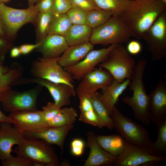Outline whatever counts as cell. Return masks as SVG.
Segmentation results:
<instances>
[{
	"label": "cell",
	"mask_w": 166,
	"mask_h": 166,
	"mask_svg": "<svg viewBox=\"0 0 166 166\" xmlns=\"http://www.w3.org/2000/svg\"><path fill=\"white\" fill-rule=\"evenodd\" d=\"M166 9V4L161 0H132L127 10L120 16L132 37L140 39Z\"/></svg>",
	"instance_id": "obj_1"
},
{
	"label": "cell",
	"mask_w": 166,
	"mask_h": 166,
	"mask_svg": "<svg viewBox=\"0 0 166 166\" xmlns=\"http://www.w3.org/2000/svg\"><path fill=\"white\" fill-rule=\"evenodd\" d=\"M146 65L144 59L138 61L134 67L128 87L132 91L131 96L124 97L122 101L132 109L135 117L146 126L151 122L149 112L148 96L144 82Z\"/></svg>",
	"instance_id": "obj_2"
},
{
	"label": "cell",
	"mask_w": 166,
	"mask_h": 166,
	"mask_svg": "<svg viewBox=\"0 0 166 166\" xmlns=\"http://www.w3.org/2000/svg\"><path fill=\"white\" fill-rule=\"evenodd\" d=\"M110 115L113 128L125 140L149 152L153 141L145 128L123 114L116 106Z\"/></svg>",
	"instance_id": "obj_3"
},
{
	"label": "cell",
	"mask_w": 166,
	"mask_h": 166,
	"mask_svg": "<svg viewBox=\"0 0 166 166\" xmlns=\"http://www.w3.org/2000/svg\"><path fill=\"white\" fill-rule=\"evenodd\" d=\"M132 37L130 30L121 18L113 15L105 22L92 29L89 42L94 45L122 44L129 41Z\"/></svg>",
	"instance_id": "obj_4"
},
{
	"label": "cell",
	"mask_w": 166,
	"mask_h": 166,
	"mask_svg": "<svg viewBox=\"0 0 166 166\" xmlns=\"http://www.w3.org/2000/svg\"><path fill=\"white\" fill-rule=\"evenodd\" d=\"M50 145L43 140L25 137L15 152L32 161L33 166H58L59 158Z\"/></svg>",
	"instance_id": "obj_5"
},
{
	"label": "cell",
	"mask_w": 166,
	"mask_h": 166,
	"mask_svg": "<svg viewBox=\"0 0 166 166\" xmlns=\"http://www.w3.org/2000/svg\"><path fill=\"white\" fill-rule=\"evenodd\" d=\"M134 59L122 44H117L98 65L107 71L113 79L122 82L130 79L135 65Z\"/></svg>",
	"instance_id": "obj_6"
},
{
	"label": "cell",
	"mask_w": 166,
	"mask_h": 166,
	"mask_svg": "<svg viewBox=\"0 0 166 166\" xmlns=\"http://www.w3.org/2000/svg\"><path fill=\"white\" fill-rule=\"evenodd\" d=\"M38 13L35 5L25 9H18L0 3V18L7 38L13 40L19 30L29 23H34Z\"/></svg>",
	"instance_id": "obj_7"
},
{
	"label": "cell",
	"mask_w": 166,
	"mask_h": 166,
	"mask_svg": "<svg viewBox=\"0 0 166 166\" xmlns=\"http://www.w3.org/2000/svg\"><path fill=\"white\" fill-rule=\"evenodd\" d=\"M58 58L42 57L38 59L32 66L33 75L38 78L53 83L67 84L74 88L72 77L58 64Z\"/></svg>",
	"instance_id": "obj_8"
},
{
	"label": "cell",
	"mask_w": 166,
	"mask_h": 166,
	"mask_svg": "<svg viewBox=\"0 0 166 166\" xmlns=\"http://www.w3.org/2000/svg\"><path fill=\"white\" fill-rule=\"evenodd\" d=\"M143 39L152 59L159 61L166 56V14H162L145 34Z\"/></svg>",
	"instance_id": "obj_9"
},
{
	"label": "cell",
	"mask_w": 166,
	"mask_h": 166,
	"mask_svg": "<svg viewBox=\"0 0 166 166\" xmlns=\"http://www.w3.org/2000/svg\"><path fill=\"white\" fill-rule=\"evenodd\" d=\"M38 92L36 89L18 92L10 88L0 93V102L4 109L10 113L24 110H37Z\"/></svg>",
	"instance_id": "obj_10"
},
{
	"label": "cell",
	"mask_w": 166,
	"mask_h": 166,
	"mask_svg": "<svg viewBox=\"0 0 166 166\" xmlns=\"http://www.w3.org/2000/svg\"><path fill=\"white\" fill-rule=\"evenodd\" d=\"M166 160V156L152 155L146 149L124 140L123 151L117 156L112 166H139L162 163Z\"/></svg>",
	"instance_id": "obj_11"
},
{
	"label": "cell",
	"mask_w": 166,
	"mask_h": 166,
	"mask_svg": "<svg viewBox=\"0 0 166 166\" xmlns=\"http://www.w3.org/2000/svg\"><path fill=\"white\" fill-rule=\"evenodd\" d=\"M14 127L23 135L41 131L49 127L42 110H24L10 113L8 116Z\"/></svg>",
	"instance_id": "obj_12"
},
{
	"label": "cell",
	"mask_w": 166,
	"mask_h": 166,
	"mask_svg": "<svg viewBox=\"0 0 166 166\" xmlns=\"http://www.w3.org/2000/svg\"><path fill=\"white\" fill-rule=\"evenodd\" d=\"M117 45H110L98 49H93L78 63L64 69L73 79H81L85 75L94 69L103 61Z\"/></svg>",
	"instance_id": "obj_13"
},
{
	"label": "cell",
	"mask_w": 166,
	"mask_h": 166,
	"mask_svg": "<svg viewBox=\"0 0 166 166\" xmlns=\"http://www.w3.org/2000/svg\"><path fill=\"white\" fill-rule=\"evenodd\" d=\"M81 79L77 88L76 94L77 96L85 95L89 97L108 85L113 79L107 71L99 67L87 73Z\"/></svg>",
	"instance_id": "obj_14"
},
{
	"label": "cell",
	"mask_w": 166,
	"mask_h": 166,
	"mask_svg": "<svg viewBox=\"0 0 166 166\" xmlns=\"http://www.w3.org/2000/svg\"><path fill=\"white\" fill-rule=\"evenodd\" d=\"M151 121L156 125L166 120V82L161 78L148 95Z\"/></svg>",
	"instance_id": "obj_15"
},
{
	"label": "cell",
	"mask_w": 166,
	"mask_h": 166,
	"mask_svg": "<svg viewBox=\"0 0 166 166\" xmlns=\"http://www.w3.org/2000/svg\"><path fill=\"white\" fill-rule=\"evenodd\" d=\"M86 146L89 149V153L84 166H112L117 156L105 151L100 145L95 133L92 131L87 133Z\"/></svg>",
	"instance_id": "obj_16"
},
{
	"label": "cell",
	"mask_w": 166,
	"mask_h": 166,
	"mask_svg": "<svg viewBox=\"0 0 166 166\" xmlns=\"http://www.w3.org/2000/svg\"><path fill=\"white\" fill-rule=\"evenodd\" d=\"M7 122L0 124V160L3 161L11 156L12 148L20 145L25 137L23 135Z\"/></svg>",
	"instance_id": "obj_17"
},
{
	"label": "cell",
	"mask_w": 166,
	"mask_h": 166,
	"mask_svg": "<svg viewBox=\"0 0 166 166\" xmlns=\"http://www.w3.org/2000/svg\"><path fill=\"white\" fill-rule=\"evenodd\" d=\"M73 126L74 124H72L59 127H49L40 132L26 133L23 135L28 139L42 140L50 144H55L62 153L66 137Z\"/></svg>",
	"instance_id": "obj_18"
},
{
	"label": "cell",
	"mask_w": 166,
	"mask_h": 166,
	"mask_svg": "<svg viewBox=\"0 0 166 166\" xmlns=\"http://www.w3.org/2000/svg\"><path fill=\"white\" fill-rule=\"evenodd\" d=\"M32 81L46 88L54 103L61 108L69 105L70 104L71 98L76 94L74 88L67 84L53 83L38 78Z\"/></svg>",
	"instance_id": "obj_19"
},
{
	"label": "cell",
	"mask_w": 166,
	"mask_h": 166,
	"mask_svg": "<svg viewBox=\"0 0 166 166\" xmlns=\"http://www.w3.org/2000/svg\"><path fill=\"white\" fill-rule=\"evenodd\" d=\"M39 42L36 50L46 58L59 57L69 46L64 36L57 34L48 35Z\"/></svg>",
	"instance_id": "obj_20"
},
{
	"label": "cell",
	"mask_w": 166,
	"mask_h": 166,
	"mask_svg": "<svg viewBox=\"0 0 166 166\" xmlns=\"http://www.w3.org/2000/svg\"><path fill=\"white\" fill-rule=\"evenodd\" d=\"M93 47L94 45L89 41L69 46L59 57L58 63L64 68L74 65L81 61Z\"/></svg>",
	"instance_id": "obj_21"
},
{
	"label": "cell",
	"mask_w": 166,
	"mask_h": 166,
	"mask_svg": "<svg viewBox=\"0 0 166 166\" xmlns=\"http://www.w3.org/2000/svg\"><path fill=\"white\" fill-rule=\"evenodd\" d=\"M130 79L120 82L114 79L108 85L102 89L101 98L109 115L118 103L120 97L128 87Z\"/></svg>",
	"instance_id": "obj_22"
},
{
	"label": "cell",
	"mask_w": 166,
	"mask_h": 166,
	"mask_svg": "<svg viewBox=\"0 0 166 166\" xmlns=\"http://www.w3.org/2000/svg\"><path fill=\"white\" fill-rule=\"evenodd\" d=\"M78 97L80 112L79 120L98 128L104 127L95 112L89 97L83 95Z\"/></svg>",
	"instance_id": "obj_23"
},
{
	"label": "cell",
	"mask_w": 166,
	"mask_h": 166,
	"mask_svg": "<svg viewBox=\"0 0 166 166\" xmlns=\"http://www.w3.org/2000/svg\"><path fill=\"white\" fill-rule=\"evenodd\" d=\"M92 29L87 24L72 25L64 36L69 46L89 42Z\"/></svg>",
	"instance_id": "obj_24"
},
{
	"label": "cell",
	"mask_w": 166,
	"mask_h": 166,
	"mask_svg": "<svg viewBox=\"0 0 166 166\" xmlns=\"http://www.w3.org/2000/svg\"><path fill=\"white\" fill-rule=\"evenodd\" d=\"M96 139L103 149L114 156H119L123 151L124 140L120 135H98L96 136Z\"/></svg>",
	"instance_id": "obj_25"
},
{
	"label": "cell",
	"mask_w": 166,
	"mask_h": 166,
	"mask_svg": "<svg viewBox=\"0 0 166 166\" xmlns=\"http://www.w3.org/2000/svg\"><path fill=\"white\" fill-rule=\"evenodd\" d=\"M99 9L120 16L128 9L132 0H93Z\"/></svg>",
	"instance_id": "obj_26"
},
{
	"label": "cell",
	"mask_w": 166,
	"mask_h": 166,
	"mask_svg": "<svg viewBox=\"0 0 166 166\" xmlns=\"http://www.w3.org/2000/svg\"><path fill=\"white\" fill-rule=\"evenodd\" d=\"M89 97L95 112L104 127L110 129L113 128L111 118L107 109L101 101L100 93L97 92Z\"/></svg>",
	"instance_id": "obj_27"
},
{
	"label": "cell",
	"mask_w": 166,
	"mask_h": 166,
	"mask_svg": "<svg viewBox=\"0 0 166 166\" xmlns=\"http://www.w3.org/2000/svg\"><path fill=\"white\" fill-rule=\"evenodd\" d=\"M77 117V111L73 107H64L61 108L48 125L49 127H54L74 124Z\"/></svg>",
	"instance_id": "obj_28"
},
{
	"label": "cell",
	"mask_w": 166,
	"mask_h": 166,
	"mask_svg": "<svg viewBox=\"0 0 166 166\" xmlns=\"http://www.w3.org/2000/svg\"><path fill=\"white\" fill-rule=\"evenodd\" d=\"M157 126V137L154 142H152L149 152L150 154L154 156H166V120Z\"/></svg>",
	"instance_id": "obj_29"
},
{
	"label": "cell",
	"mask_w": 166,
	"mask_h": 166,
	"mask_svg": "<svg viewBox=\"0 0 166 166\" xmlns=\"http://www.w3.org/2000/svg\"><path fill=\"white\" fill-rule=\"evenodd\" d=\"M54 14L52 10L38 13L34 24L36 28V42H40L48 35Z\"/></svg>",
	"instance_id": "obj_30"
},
{
	"label": "cell",
	"mask_w": 166,
	"mask_h": 166,
	"mask_svg": "<svg viewBox=\"0 0 166 166\" xmlns=\"http://www.w3.org/2000/svg\"><path fill=\"white\" fill-rule=\"evenodd\" d=\"M72 25L66 14H54L47 35L54 34L64 36Z\"/></svg>",
	"instance_id": "obj_31"
},
{
	"label": "cell",
	"mask_w": 166,
	"mask_h": 166,
	"mask_svg": "<svg viewBox=\"0 0 166 166\" xmlns=\"http://www.w3.org/2000/svg\"><path fill=\"white\" fill-rule=\"evenodd\" d=\"M112 15L111 13L99 8L92 10L87 12L86 24L93 29L105 22Z\"/></svg>",
	"instance_id": "obj_32"
},
{
	"label": "cell",
	"mask_w": 166,
	"mask_h": 166,
	"mask_svg": "<svg viewBox=\"0 0 166 166\" xmlns=\"http://www.w3.org/2000/svg\"><path fill=\"white\" fill-rule=\"evenodd\" d=\"M88 12L72 7L66 14L72 25L86 24Z\"/></svg>",
	"instance_id": "obj_33"
},
{
	"label": "cell",
	"mask_w": 166,
	"mask_h": 166,
	"mask_svg": "<svg viewBox=\"0 0 166 166\" xmlns=\"http://www.w3.org/2000/svg\"><path fill=\"white\" fill-rule=\"evenodd\" d=\"M18 72L15 70H9L0 77V93L10 88L11 83L17 78Z\"/></svg>",
	"instance_id": "obj_34"
},
{
	"label": "cell",
	"mask_w": 166,
	"mask_h": 166,
	"mask_svg": "<svg viewBox=\"0 0 166 166\" xmlns=\"http://www.w3.org/2000/svg\"><path fill=\"white\" fill-rule=\"evenodd\" d=\"M3 166H33V163L27 158L22 156H13L12 155L2 161Z\"/></svg>",
	"instance_id": "obj_35"
},
{
	"label": "cell",
	"mask_w": 166,
	"mask_h": 166,
	"mask_svg": "<svg viewBox=\"0 0 166 166\" xmlns=\"http://www.w3.org/2000/svg\"><path fill=\"white\" fill-rule=\"evenodd\" d=\"M61 108L54 102H48L46 106L43 107L42 110L43 115L48 124L53 119Z\"/></svg>",
	"instance_id": "obj_36"
},
{
	"label": "cell",
	"mask_w": 166,
	"mask_h": 166,
	"mask_svg": "<svg viewBox=\"0 0 166 166\" xmlns=\"http://www.w3.org/2000/svg\"><path fill=\"white\" fill-rule=\"evenodd\" d=\"M85 146V143L82 139L79 138H74L70 142L71 154L77 157L82 156L84 153Z\"/></svg>",
	"instance_id": "obj_37"
},
{
	"label": "cell",
	"mask_w": 166,
	"mask_h": 166,
	"mask_svg": "<svg viewBox=\"0 0 166 166\" xmlns=\"http://www.w3.org/2000/svg\"><path fill=\"white\" fill-rule=\"evenodd\" d=\"M72 8L70 0H53L52 11L54 14H66Z\"/></svg>",
	"instance_id": "obj_38"
},
{
	"label": "cell",
	"mask_w": 166,
	"mask_h": 166,
	"mask_svg": "<svg viewBox=\"0 0 166 166\" xmlns=\"http://www.w3.org/2000/svg\"><path fill=\"white\" fill-rule=\"evenodd\" d=\"M72 7L78 8L87 12L98 8L93 0H70Z\"/></svg>",
	"instance_id": "obj_39"
},
{
	"label": "cell",
	"mask_w": 166,
	"mask_h": 166,
	"mask_svg": "<svg viewBox=\"0 0 166 166\" xmlns=\"http://www.w3.org/2000/svg\"><path fill=\"white\" fill-rule=\"evenodd\" d=\"M125 48L129 54L135 55L138 54L141 52L142 46L139 41L132 40L128 41Z\"/></svg>",
	"instance_id": "obj_40"
},
{
	"label": "cell",
	"mask_w": 166,
	"mask_h": 166,
	"mask_svg": "<svg viewBox=\"0 0 166 166\" xmlns=\"http://www.w3.org/2000/svg\"><path fill=\"white\" fill-rule=\"evenodd\" d=\"M53 0H40L35 5L38 12L52 11Z\"/></svg>",
	"instance_id": "obj_41"
},
{
	"label": "cell",
	"mask_w": 166,
	"mask_h": 166,
	"mask_svg": "<svg viewBox=\"0 0 166 166\" xmlns=\"http://www.w3.org/2000/svg\"><path fill=\"white\" fill-rule=\"evenodd\" d=\"M12 45L7 39L0 37V57L3 59L5 54L11 48Z\"/></svg>",
	"instance_id": "obj_42"
},
{
	"label": "cell",
	"mask_w": 166,
	"mask_h": 166,
	"mask_svg": "<svg viewBox=\"0 0 166 166\" xmlns=\"http://www.w3.org/2000/svg\"><path fill=\"white\" fill-rule=\"evenodd\" d=\"M40 42H36L34 44H24L19 47L21 54L26 55L29 54L33 50L36 49L39 45Z\"/></svg>",
	"instance_id": "obj_43"
},
{
	"label": "cell",
	"mask_w": 166,
	"mask_h": 166,
	"mask_svg": "<svg viewBox=\"0 0 166 166\" xmlns=\"http://www.w3.org/2000/svg\"><path fill=\"white\" fill-rule=\"evenodd\" d=\"M2 122H7L11 124H13V121L9 117L5 115L0 110V123Z\"/></svg>",
	"instance_id": "obj_44"
},
{
	"label": "cell",
	"mask_w": 166,
	"mask_h": 166,
	"mask_svg": "<svg viewBox=\"0 0 166 166\" xmlns=\"http://www.w3.org/2000/svg\"><path fill=\"white\" fill-rule=\"evenodd\" d=\"M21 54L19 47H15L11 49L10 55L12 58H16Z\"/></svg>",
	"instance_id": "obj_45"
},
{
	"label": "cell",
	"mask_w": 166,
	"mask_h": 166,
	"mask_svg": "<svg viewBox=\"0 0 166 166\" xmlns=\"http://www.w3.org/2000/svg\"><path fill=\"white\" fill-rule=\"evenodd\" d=\"M0 37L3 38L8 40L2 22V21L0 18Z\"/></svg>",
	"instance_id": "obj_46"
},
{
	"label": "cell",
	"mask_w": 166,
	"mask_h": 166,
	"mask_svg": "<svg viewBox=\"0 0 166 166\" xmlns=\"http://www.w3.org/2000/svg\"><path fill=\"white\" fill-rule=\"evenodd\" d=\"M9 70L8 68L2 65L1 61H0V75H3Z\"/></svg>",
	"instance_id": "obj_47"
},
{
	"label": "cell",
	"mask_w": 166,
	"mask_h": 166,
	"mask_svg": "<svg viewBox=\"0 0 166 166\" xmlns=\"http://www.w3.org/2000/svg\"><path fill=\"white\" fill-rule=\"evenodd\" d=\"M40 0H28L29 7L35 5Z\"/></svg>",
	"instance_id": "obj_48"
},
{
	"label": "cell",
	"mask_w": 166,
	"mask_h": 166,
	"mask_svg": "<svg viewBox=\"0 0 166 166\" xmlns=\"http://www.w3.org/2000/svg\"><path fill=\"white\" fill-rule=\"evenodd\" d=\"M9 0H0L1 2H7L9 1Z\"/></svg>",
	"instance_id": "obj_49"
},
{
	"label": "cell",
	"mask_w": 166,
	"mask_h": 166,
	"mask_svg": "<svg viewBox=\"0 0 166 166\" xmlns=\"http://www.w3.org/2000/svg\"><path fill=\"white\" fill-rule=\"evenodd\" d=\"M163 2L166 4V0H161Z\"/></svg>",
	"instance_id": "obj_50"
},
{
	"label": "cell",
	"mask_w": 166,
	"mask_h": 166,
	"mask_svg": "<svg viewBox=\"0 0 166 166\" xmlns=\"http://www.w3.org/2000/svg\"><path fill=\"white\" fill-rule=\"evenodd\" d=\"M1 1L0 0V3H1Z\"/></svg>",
	"instance_id": "obj_51"
},
{
	"label": "cell",
	"mask_w": 166,
	"mask_h": 166,
	"mask_svg": "<svg viewBox=\"0 0 166 166\" xmlns=\"http://www.w3.org/2000/svg\"><path fill=\"white\" fill-rule=\"evenodd\" d=\"M1 75H0V77L1 76Z\"/></svg>",
	"instance_id": "obj_52"
},
{
	"label": "cell",
	"mask_w": 166,
	"mask_h": 166,
	"mask_svg": "<svg viewBox=\"0 0 166 166\" xmlns=\"http://www.w3.org/2000/svg\"></svg>",
	"instance_id": "obj_53"
}]
</instances>
